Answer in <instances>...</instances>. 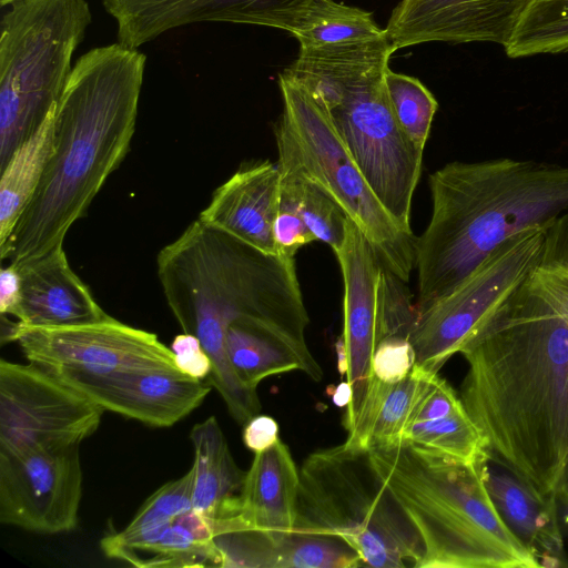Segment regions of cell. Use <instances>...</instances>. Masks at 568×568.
Listing matches in <instances>:
<instances>
[{
	"label": "cell",
	"instance_id": "cell-1",
	"mask_svg": "<svg viewBox=\"0 0 568 568\" xmlns=\"http://www.w3.org/2000/svg\"><path fill=\"white\" fill-rule=\"evenodd\" d=\"M547 231L538 264L460 349V399L490 460L555 495L568 450L566 243Z\"/></svg>",
	"mask_w": 568,
	"mask_h": 568
},
{
	"label": "cell",
	"instance_id": "cell-16",
	"mask_svg": "<svg viewBox=\"0 0 568 568\" xmlns=\"http://www.w3.org/2000/svg\"><path fill=\"white\" fill-rule=\"evenodd\" d=\"M530 0H400L387 37L395 51L426 42H494L504 48Z\"/></svg>",
	"mask_w": 568,
	"mask_h": 568
},
{
	"label": "cell",
	"instance_id": "cell-30",
	"mask_svg": "<svg viewBox=\"0 0 568 568\" xmlns=\"http://www.w3.org/2000/svg\"><path fill=\"white\" fill-rule=\"evenodd\" d=\"M402 440L463 463L489 458L465 407L443 418L410 424Z\"/></svg>",
	"mask_w": 568,
	"mask_h": 568
},
{
	"label": "cell",
	"instance_id": "cell-2",
	"mask_svg": "<svg viewBox=\"0 0 568 568\" xmlns=\"http://www.w3.org/2000/svg\"><path fill=\"white\" fill-rule=\"evenodd\" d=\"M156 273L174 318L211 358L205 382L244 426L260 414L261 402L230 363L226 332L234 322L252 321L307 346L310 318L295 260L263 252L197 217L159 252Z\"/></svg>",
	"mask_w": 568,
	"mask_h": 568
},
{
	"label": "cell",
	"instance_id": "cell-35",
	"mask_svg": "<svg viewBox=\"0 0 568 568\" xmlns=\"http://www.w3.org/2000/svg\"><path fill=\"white\" fill-rule=\"evenodd\" d=\"M415 364V352L409 339L393 336L378 344L372 359V372L377 379L392 384L403 379Z\"/></svg>",
	"mask_w": 568,
	"mask_h": 568
},
{
	"label": "cell",
	"instance_id": "cell-14",
	"mask_svg": "<svg viewBox=\"0 0 568 568\" xmlns=\"http://www.w3.org/2000/svg\"><path fill=\"white\" fill-rule=\"evenodd\" d=\"M344 283V327L349 402L343 420L348 432L367 397L374 379L373 355L381 342L378 285L384 266L376 250L351 220L342 247L335 253Z\"/></svg>",
	"mask_w": 568,
	"mask_h": 568
},
{
	"label": "cell",
	"instance_id": "cell-33",
	"mask_svg": "<svg viewBox=\"0 0 568 568\" xmlns=\"http://www.w3.org/2000/svg\"><path fill=\"white\" fill-rule=\"evenodd\" d=\"M193 476L191 467L182 477L165 483L142 504L126 527L115 534L133 537L168 524L192 509Z\"/></svg>",
	"mask_w": 568,
	"mask_h": 568
},
{
	"label": "cell",
	"instance_id": "cell-8",
	"mask_svg": "<svg viewBox=\"0 0 568 568\" xmlns=\"http://www.w3.org/2000/svg\"><path fill=\"white\" fill-rule=\"evenodd\" d=\"M0 22V168L57 106L92 21L87 0H13Z\"/></svg>",
	"mask_w": 568,
	"mask_h": 568
},
{
	"label": "cell",
	"instance_id": "cell-20",
	"mask_svg": "<svg viewBox=\"0 0 568 568\" xmlns=\"http://www.w3.org/2000/svg\"><path fill=\"white\" fill-rule=\"evenodd\" d=\"M281 173L277 163L243 166L213 193L199 219L270 254H278L273 225Z\"/></svg>",
	"mask_w": 568,
	"mask_h": 568
},
{
	"label": "cell",
	"instance_id": "cell-40",
	"mask_svg": "<svg viewBox=\"0 0 568 568\" xmlns=\"http://www.w3.org/2000/svg\"><path fill=\"white\" fill-rule=\"evenodd\" d=\"M555 495L559 504L568 501V450L562 463Z\"/></svg>",
	"mask_w": 568,
	"mask_h": 568
},
{
	"label": "cell",
	"instance_id": "cell-37",
	"mask_svg": "<svg viewBox=\"0 0 568 568\" xmlns=\"http://www.w3.org/2000/svg\"><path fill=\"white\" fill-rule=\"evenodd\" d=\"M170 348L175 365L182 373L203 381L211 374V358L194 335L184 332L176 335Z\"/></svg>",
	"mask_w": 568,
	"mask_h": 568
},
{
	"label": "cell",
	"instance_id": "cell-9",
	"mask_svg": "<svg viewBox=\"0 0 568 568\" xmlns=\"http://www.w3.org/2000/svg\"><path fill=\"white\" fill-rule=\"evenodd\" d=\"M283 110L275 125L277 165L323 189L369 240L383 264L407 282L417 237L402 229L375 196L327 111L297 79L278 77Z\"/></svg>",
	"mask_w": 568,
	"mask_h": 568
},
{
	"label": "cell",
	"instance_id": "cell-11",
	"mask_svg": "<svg viewBox=\"0 0 568 568\" xmlns=\"http://www.w3.org/2000/svg\"><path fill=\"white\" fill-rule=\"evenodd\" d=\"M103 412L40 365L0 361V454L80 445Z\"/></svg>",
	"mask_w": 568,
	"mask_h": 568
},
{
	"label": "cell",
	"instance_id": "cell-7",
	"mask_svg": "<svg viewBox=\"0 0 568 568\" xmlns=\"http://www.w3.org/2000/svg\"><path fill=\"white\" fill-rule=\"evenodd\" d=\"M294 531L342 538L364 566L414 567L422 556L418 532L375 469L369 450L346 443L304 459Z\"/></svg>",
	"mask_w": 568,
	"mask_h": 568
},
{
	"label": "cell",
	"instance_id": "cell-19",
	"mask_svg": "<svg viewBox=\"0 0 568 568\" xmlns=\"http://www.w3.org/2000/svg\"><path fill=\"white\" fill-rule=\"evenodd\" d=\"M13 265L21 278L19 324L63 327L110 317L71 268L63 245Z\"/></svg>",
	"mask_w": 568,
	"mask_h": 568
},
{
	"label": "cell",
	"instance_id": "cell-23",
	"mask_svg": "<svg viewBox=\"0 0 568 568\" xmlns=\"http://www.w3.org/2000/svg\"><path fill=\"white\" fill-rule=\"evenodd\" d=\"M300 469L288 447L278 439L256 453L231 516V524L267 531H294Z\"/></svg>",
	"mask_w": 568,
	"mask_h": 568
},
{
	"label": "cell",
	"instance_id": "cell-21",
	"mask_svg": "<svg viewBox=\"0 0 568 568\" xmlns=\"http://www.w3.org/2000/svg\"><path fill=\"white\" fill-rule=\"evenodd\" d=\"M488 459L483 469L485 485L506 526L535 557L539 568L567 567L556 495L541 494L508 469L491 468Z\"/></svg>",
	"mask_w": 568,
	"mask_h": 568
},
{
	"label": "cell",
	"instance_id": "cell-4",
	"mask_svg": "<svg viewBox=\"0 0 568 568\" xmlns=\"http://www.w3.org/2000/svg\"><path fill=\"white\" fill-rule=\"evenodd\" d=\"M429 187L432 215L416 245L418 314L510 237L568 210V168L531 160L450 162Z\"/></svg>",
	"mask_w": 568,
	"mask_h": 568
},
{
	"label": "cell",
	"instance_id": "cell-32",
	"mask_svg": "<svg viewBox=\"0 0 568 568\" xmlns=\"http://www.w3.org/2000/svg\"><path fill=\"white\" fill-rule=\"evenodd\" d=\"M280 169L293 174L301 216L315 240L326 243L336 253L346 234L348 217L344 210L315 183L293 171Z\"/></svg>",
	"mask_w": 568,
	"mask_h": 568
},
{
	"label": "cell",
	"instance_id": "cell-27",
	"mask_svg": "<svg viewBox=\"0 0 568 568\" xmlns=\"http://www.w3.org/2000/svg\"><path fill=\"white\" fill-rule=\"evenodd\" d=\"M55 108L0 168V247L10 239L43 176L52 152Z\"/></svg>",
	"mask_w": 568,
	"mask_h": 568
},
{
	"label": "cell",
	"instance_id": "cell-26",
	"mask_svg": "<svg viewBox=\"0 0 568 568\" xmlns=\"http://www.w3.org/2000/svg\"><path fill=\"white\" fill-rule=\"evenodd\" d=\"M435 374L437 373L415 364L412 371L396 383H384L374 376L355 424L347 432L345 443L372 449L402 440L414 409Z\"/></svg>",
	"mask_w": 568,
	"mask_h": 568
},
{
	"label": "cell",
	"instance_id": "cell-31",
	"mask_svg": "<svg viewBox=\"0 0 568 568\" xmlns=\"http://www.w3.org/2000/svg\"><path fill=\"white\" fill-rule=\"evenodd\" d=\"M385 84L393 113L405 134L424 152L438 102L417 79L387 70Z\"/></svg>",
	"mask_w": 568,
	"mask_h": 568
},
{
	"label": "cell",
	"instance_id": "cell-17",
	"mask_svg": "<svg viewBox=\"0 0 568 568\" xmlns=\"http://www.w3.org/2000/svg\"><path fill=\"white\" fill-rule=\"evenodd\" d=\"M308 0H102L116 22L118 43L138 49L163 33L199 22H232L285 30Z\"/></svg>",
	"mask_w": 568,
	"mask_h": 568
},
{
	"label": "cell",
	"instance_id": "cell-38",
	"mask_svg": "<svg viewBox=\"0 0 568 568\" xmlns=\"http://www.w3.org/2000/svg\"><path fill=\"white\" fill-rule=\"evenodd\" d=\"M243 443L254 454L273 446L278 439V425L267 415H255L244 424Z\"/></svg>",
	"mask_w": 568,
	"mask_h": 568
},
{
	"label": "cell",
	"instance_id": "cell-6",
	"mask_svg": "<svg viewBox=\"0 0 568 568\" xmlns=\"http://www.w3.org/2000/svg\"><path fill=\"white\" fill-rule=\"evenodd\" d=\"M395 52L387 34L373 41L300 48L284 71L327 111L347 152L395 222L410 227L423 151L399 126L385 75Z\"/></svg>",
	"mask_w": 568,
	"mask_h": 568
},
{
	"label": "cell",
	"instance_id": "cell-15",
	"mask_svg": "<svg viewBox=\"0 0 568 568\" xmlns=\"http://www.w3.org/2000/svg\"><path fill=\"white\" fill-rule=\"evenodd\" d=\"M55 376L104 410L153 427L173 426L196 409L212 389L205 381L178 367Z\"/></svg>",
	"mask_w": 568,
	"mask_h": 568
},
{
	"label": "cell",
	"instance_id": "cell-34",
	"mask_svg": "<svg viewBox=\"0 0 568 568\" xmlns=\"http://www.w3.org/2000/svg\"><path fill=\"white\" fill-rule=\"evenodd\" d=\"M281 187L277 212L273 225L278 254L294 258L296 252L314 241L315 237L303 221L293 174L280 169Z\"/></svg>",
	"mask_w": 568,
	"mask_h": 568
},
{
	"label": "cell",
	"instance_id": "cell-29",
	"mask_svg": "<svg viewBox=\"0 0 568 568\" xmlns=\"http://www.w3.org/2000/svg\"><path fill=\"white\" fill-rule=\"evenodd\" d=\"M505 51L509 58L568 51V0H530Z\"/></svg>",
	"mask_w": 568,
	"mask_h": 568
},
{
	"label": "cell",
	"instance_id": "cell-28",
	"mask_svg": "<svg viewBox=\"0 0 568 568\" xmlns=\"http://www.w3.org/2000/svg\"><path fill=\"white\" fill-rule=\"evenodd\" d=\"M285 31L302 49L373 41L387 34L371 12L334 0H308L294 12Z\"/></svg>",
	"mask_w": 568,
	"mask_h": 568
},
{
	"label": "cell",
	"instance_id": "cell-12",
	"mask_svg": "<svg viewBox=\"0 0 568 568\" xmlns=\"http://www.w3.org/2000/svg\"><path fill=\"white\" fill-rule=\"evenodd\" d=\"M18 342L24 357L54 375H106L176 367L174 355L155 334L113 317L63 326L28 327L9 322L1 344Z\"/></svg>",
	"mask_w": 568,
	"mask_h": 568
},
{
	"label": "cell",
	"instance_id": "cell-39",
	"mask_svg": "<svg viewBox=\"0 0 568 568\" xmlns=\"http://www.w3.org/2000/svg\"><path fill=\"white\" fill-rule=\"evenodd\" d=\"M21 302V278L18 267L9 264L0 272V312L1 315L17 316Z\"/></svg>",
	"mask_w": 568,
	"mask_h": 568
},
{
	"label": "cell",
	"instance_id": "cell-10",
	"mask_svg": "<svg viewBox=\"0 0 568 568\" xmlns=\"http://www.w3.org/2000/svg\"><path fill=\"white\" fill-rule=\"evenodd\" d=\"M549 227L510 237L453 291L418 314L409 335L416 365L438 373L538 264Z\"/></svg>",
	"mask_w": 568,
	"mask_h": 568
},
{
	"label": "cell",
	"instance_id": "cell-24",
	"mask_svg": "<svg viewBox=\"0 0 568 568\" xmlns=\"http://www.w3.org/2000/svg\"><path fill=\"white\" fill-rule=\"evenodd\" d=\"M226 352L241 382L256 389L266 377L302 371L320 382L323 371L308 346L280 331L252 321L232 323L226 332Z\"/></svg>",
	"mask_w": 568,
	"mask_h": 568
},
{
	"label": "cell",
	"instance_id": "cell-13",
	"mask_svg": "<svg viewBox=\"0 0 568 568\" xmlns=\"http://www.w3.org/2000/svg\"><path fill=\"white\" fill-rule=\"evenodd\" d=\"M82 485L80 445L0 454V523L44 535L72 531Z\"/></svg>",
	"mask_w": 568,
	"mask_h": 568
},
{
	"label": "cell",
	"instance_id": "cell-36",
	"mask_svg": "<svg viewBox=\"0 0 568 568\" xmlns=\"http://www.w3.org/2000/svg\"><path fill=\"white\" fill-rule=\"evenodd\" d=\"M463 407L460 397L437 373L414 409L410 424L443 418Z\"/></svg>",
	"mask_w": 568,
	"mask_h": 568
},
{
	"label": "cell",
	"instance_id": "cell-25",
	"mask_svg": "<svg viewBox=\"0 0 568 568\" xmlns=\"http://www.w3.org/2000/svg\"><path fill=\"white\" fill-rule=\"evenodd\" d=\"M190 440L194 456L193 508L210 519L232 515L246 471L236 465L217 419L210 416L193 425Z\"/></svg>",
	"mask_w": 568,
	"mask_h": 568
},
{
	"label": "cell",
	"instance_id": "cell-22",
	"mask_svg": "<svg viewBox=\"0 0 568 568\" xmlns=\"http://www.w3.org/2000/svg\"><path fill=\"white\" fill-rule=\"evenodd\" d=\"M212 519L194 508L133 537L115 532L101 539L103 554L139 568L219 567Z\"/></svg>",
	"mask_w": 568,
	"mask_h": 568
},
{
	"label": "cell",
	"instance_id": "cell-18",
	"mask_svg": "<svg viewBox=\"0 0 568 568\" xmlns=\"http://www.w3.org/2000/svg\"><path fill=\"white\" fill-rule=\"evenodd\" d=\"M219 567L356 568L359 554L335 536L267 531L212 519Z\"/></svg>",
	"mask_w": 568,
	"mask_h": 568
},
{
	"label": "cell",
	"instance_id": "cell-3",
	"mask_svg": "<svg viewBox=\"0 0 568 568\" xmlns=\"http://www.w3.org/2000/svg\"><path fill=\"white\" fill-rule=\"evenodd\" d=\"M145 64L144 53L118 42L75 61L55 108L50 159L1 260L19 264L63 245L130 149Z\"/></svg>",
	"mask_w": 568,
	"mask_h": 568
},
{
	"label": "cell",
	"instance_id": "cell-43",
	"mask_svg": "<svg viewBox=\"0 0 568 568\" xmlns=\"http://www.w3.org/2000/svg\"><path fill=\"white\" fill-rule=\"evenodd\" d=\"M13 0H0V4L1 7H6L8 6L10 2H12Z\"/></svg>",
	"mask_w": 568,
	"mask_h": 568
},
{
	"label": "cell",
	"instance_id": "cell-42",
	"mask_svg": "<svg viewBox=\"0 0 568 568\" xmlns=\"http://www.w3.org/2000/svg\"><path fill=\"white\" fill-rule=\"evenodd\" d=\"M559 518L562 530L568 532V501L559 504Z\"/></svg>",
	"mask_w": 568,
	"mask_h": 568
},
{
	"label": "cell",
	"instance_id": "cell-5",
	"mask_svg": "<svg viewBox=\"0 0 568 568\" xmlns=\"http://www.w3.org/2000/svg\"><path fill=\"white\" fill-rule=\"evenodd\" d=\"M368 450L420 538L415 568H539L490 498L488 458L463 463L405 440Z\"/></svg>",
	"mask_w": 568,
	"mask_h": 568
},
{
	"label": "cell",
	"instance_id": "cell-41",
	"mask_svg": "<svg viewBox=\"0 0 568 568\" xmlns=\"http://www.w3.org/2000/svg\"><path fill=\"white\" fill-rule=\"evenodd\" d=\"M351 397V389L348 384L342 383L334 392L333 400L338 406H347Z\"/></svg>",
	"mask_w": 568,
	"mask_h": 568
}]
</instances>
